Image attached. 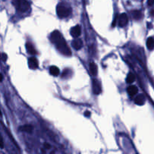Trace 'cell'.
I'll return each instance as SVG.
<instances>
[{"label": "cell", "mask_w": 154, "mask_h": 154, "mask_svg": "<svg viewBox=\"0 0 154 154\" xmlns=\"http://www.w3.org/2000/svg\"><path fill=\"white\" fill-rule=\"evenodd\" d=\"M0 148L3 149L4 148V144H3V140L2 138H0Z\"/></svg>", "instance_id": "cell-19"}, {"label": "cell", "mask_w": 154, "mask_h": 154, "mask_svg": "<svg viewBox=\"0 0 154 154\" xmlns=\"http://www.w3.org/2000/svg\"><path fill=\"white\" fill-rule=\"evenodd\" d=\"M90 115H91V113H90V111H89V110H87V111L84 113V116L85 117H90Z\"/></svg>", "instance_id": "cell-21"}, {"label": "cell", "mask_w": 154, "mask_h": 154, "mask_svg": "<svg viewBox=\"0 0 154 154\" xmlns=\"http://www.w3.org/2000/svg\"><path fill=\"white\" fill-rule=\"evenodd\" d=\"M132 15L135 20H140L142 18V13H141V11H138V10H135L132 12Z\"/></svg>", "instance_id": "cell-14"}, {"label": "cell", "mask_w": 154, "mask_h": 154, "mask_svg": "<svg viewBox=\"0 0 154 154\" xmlns=\"http://www.w3.org/2000/svg\"><path fill=\"white\" fill-rule=\"evenodd\" d=\"M72 47L77 50H80L83 47V42L78 38H74V40L72 42Z\"/></svg>", "instance_id": "cell-8"}, {"label": "cell", "mask_w": 154, "mask_h": 154, "mask_svg": "<svg viewBox=\"0 0 154 154\" xmlns=\"http://www.w3.org/2000/svg\"><path fill=\"white\" fill-rule=\"evenodd\" d=\"M44 148H45V149H50V148H51V147H50V145L48 144H44Z\"/></svg>", "instance_id": "cell-22"}, {"label": "cell", "mask_w": 154, "mask_h": 154, "mask_svg": "<svg viewBox=\"0 0 154 154\" xmlns=\"http://www.w3.org/2000/svg\"><path fill=\"white\" fill-rule=\"evenodd\" d=\"M89 72L93 76H96L98 74V66L95 63L92 62L89 64Z\"/></svg>", "instance_id": "cell-11"}, {"label": "cell", "mask_w": 154, "mask_h": 154, "mask_svg": "<svg viewBox=\"0 0 154 154\" xmlns=\"http://www.w3.org/2000/svg\"><path fill=\"white\" fill-rule=\"evenodd\" d=\"M147 47L149 50L154 49V39L153 38H149L147 41Z\"/></svg>", "instance_id": "cell-16"}, {"label": "cell", "mask_w": 154, "mask_h": 154, "mask_svg": "<svg viewBox=\"0 0 154 154\" xmlns=\"http://www.w3.org/2000/svg\"><path fill=\"white\" fill-rule=\"evenodd\" d=\"M28 64L31 69H36L38 67V61L36 57H33L29 59Z\"/></svg>", "instance_id": "cell-7"}, {"label": "cell", "mask_w": 154, "mask_h": 154, "mask_svg": "<svg viewBox=\"0 0 154 154\" xmlns=\"http://www.w3.org/2000/svg\"><path fill=\"white\" fill-rule=\"evenodd\" d=\"M2 80H3V76H2V74L0 73V82L2 81Z\"/></svg>", "instance_id": "cell-23"}, {"label": "cell", "mask_w": 154, "mask_h": 154, "mask_svg": "<svg viewBox=\"0 0 154 154\" xmlns=\"http://www.w3.org/2000/svg\"><path fill=\"white\" fill-rule=\"evenodd\" d=\"M50 40H51V42H53V44H55L57 48L60 53H62L65 56L72 55L70 48H69V46L65 42V39H64L62 34L59 33V31H53V33H51V35H50Z\"/></svg>", "instance_id": "cell-1"}, {"label": "cell", "mask_w": 154, "mask_h": 154, "mask_svg": "<svg viewBox=\"0 0 154 154\" xmlns=\"http://www.w3.org/2000/svg\"><path fill=\"white\" fill-rule=\"evenodd\" d=\"M129 22V18H128V16L126 14L123 13L121 14L119 17V20H118V24L120 27H123L125 26H126Z\"/></svg>", "instance_id": "cell-5"}, {"label": "cell", "mask_w": 154, "mask_h": 154, "mask_svg": "<svg viewBox=\"0 0 154 154\" xmlns=\"http://www.w3.org/2000/svg\"><path fill=\"white\" fill-rule=\"evenodd\" d=\"M2 116V112H1V110H0V117Z\"/></svg>", "instance_id": "cell-24"}, {"label": "cell", "mask_w": 154, "mask_h": 154, "mask_svg": "<svg viewBox=\"0 0 154 154\" xmlns=\"http://www.w3.org/2000/svg\"><path fill=\"white\" fill-rule=\"evenodd\" d=\"M20 130L26 132L27 133H31L33 131V126H30V125H25V126L20 127Z\"/></svg>", "instance_id": "cell-15"}, {"label": "cell", "mask_w": 154, "mask_h": 154, "mask_svg": "<svg viewBox=\"0 0 154 154\" xmlns=\"http://www.w3.org/2000/svg\"><path fill=\"white\" fill-rule=\"evenodd\" d=\"M50 74H51V75H53V76H58L59 74V73H60V71H59V68L57 66H55V65H53V66H50Z\"/></svg>", "instance_id": "cell-13"}, {"label": "cell", "mask_w": 154, "mask_h": 154, "mask_svg": "<svg viewBox=\"0 0 154 154\" xmlns=\"http://www.w3.org/2000/svg\"><path fill=\"white\" fill-rule=\"evenodd\" d=\"M26 48H27V52H28L29 54H31V55H35L37 53L36 50H35V49L34 48V47L33 46V44H31V43H27V44H26Z\"/></svg>", "instance_id": "cell-12"}, {"label": "cell", "mask_w": 154, "mask_h": 154, "mask_svg": "<svg viewBox=\"0 0 154 154\" xmlns=\"http://www.w3.org/2000/svg\"><path fill=\"white\" fill-rule=\"evenodd\" d=\"M12 3L16 9L21 12H27L30 8L29 3L27 0H12Z\"/></svg>", "instance_id": "cell-2"}, {"label": "cell", "mask_w": 154, "mask_h": 154, "mask_svg": "<svg viewBox=\"0 0 154 154\" xmlns=\"http://www.w3.org/2000/svg\"><path fill=\"white\" fill-rule=\"evenodd\" d=\"M147 4L149 6H152L154 4V0H147Z\"/></svg>", "instance_id": "cell-20"}, {"label": "cell", "mask_w": 154, "mask_h": 154, "mask_svg": "<svg viewBox=\"0 0 154 154\" xmlns=\"http://www.w3.org/2000/svg\"><path fill=\"white\" fill-rule=\"evenodd\" d=\"M0 59H2L3 62H5V61L7 60V59H8V56L5 53H1V54H0Z\"/></svg>", "instance_id": "cell-18"}, {"label": "cell", "mask_w": 154, "mask_h": 154, "mask_svg": "<svg viewBox=\"0 0 154 154\" xmlns=\"http://www.w3.org/2000/svg\"><path fill=\"white\" fill-rule=\"evenodd\" d=\"M135 103L138 105H143L145 103V97L143 94H139L135 99Z\"/></svg>", "instance_id": "cell-10"}, {"label": "cell", "mask_w": 154, "mask_h": 154, "mask_svg": "<svg viewBox=\"0 0 154 154\" xmlns=\"http://www.w3.org/2000/svg\"><path fill=\"white\" fill-rule=\"evenodd\" d=\"M138 89L136 86L131 85L127 88V93L130 96H134L138 93Z\"/></svg>", "instance_id": "cell-9"}, {"label": "cell", "mask_w": 154, "mask_h": 154, "mask_svg": "<svg viewBox=\"0 0 154 154\" xmlns=\"http://www.w3.org/2000/svg\"><path fill=\"white\" fill-rule=\"evenodd\" d=\"M71 13V9L69 7L64 4H59L57 7V14L58 17L61 19L69 17Z\"/></svg>", "instance_id": "cell-3"}, {"label": "cell", "mask_w": 154, "mask_h": 154, "mask_svg": "<svg viewBox=\"0 0 154 154\" xmlns=\"http://www.w3.org/2000/svg\"><path fill=\"white\" fill-rule=\"evenodd\" d=\"M71 35L74 38H77L80 36L81 34V28L79 25H77L75 27H72L71 29Z\"/></svg>", "instance_id": "cell-6"}, {"label": "cell", "mask_w": 154, "mask_h": 154, "mask_svg": "<svg viewBox=\"0 0 154 154\" xmlns=\"http://www.w3.org/2000/svg\"><path fill=\"white\" fill-rule=\"evenodd\" d=\"M135 80V74H132V73H129L127 75V78H126V82H127L128 84H132Z\"/></svg>", "instance_id": "cell-17"}, {"label": "cell", "mask_w": 154, "mask_h": 154, "mask_svg": "<svg viewBox=\"0 0 154 154\" xmlns=\"http://www.w3.org/2000/svg\"><path fill=\"white\" fill-rule=\"evenodd\" d=\"M93 91L95 95H99L102 92V87L101 84L99 83V81L96 79H93Z\"/></svg>", "instance_id": "cell-4"}]
</instances>
